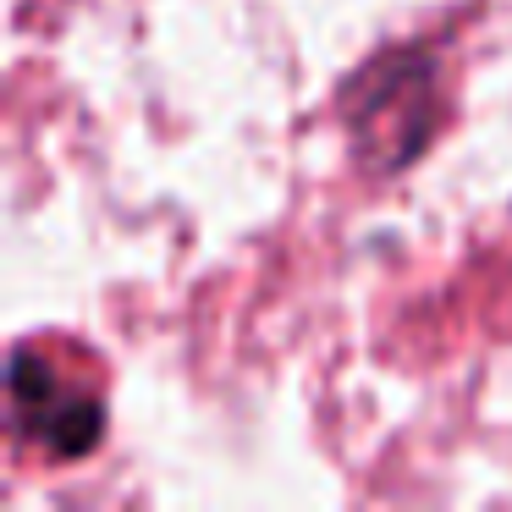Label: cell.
<instances>
[{"label":"cell","mask_w":512,"mask_h":512,"mask_svg":"<svg viewBox=\"0 0 512 512\" xmlns=\"http://www.w3.org/2000/svg\"><path fill=\"white\" fill-rule=\"evenodd\" d=\"M12 430L45 457H89L105 435V391L56 364V353L23 342L12 353Z\"/></svg>","instance_id":"obj_1"}]
</instances>
